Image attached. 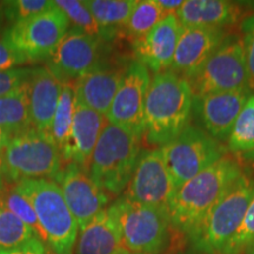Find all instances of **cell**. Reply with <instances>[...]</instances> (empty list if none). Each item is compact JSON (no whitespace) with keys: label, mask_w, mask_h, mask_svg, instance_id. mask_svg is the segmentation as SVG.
<instances>
[{"label":"cell","mask_w":254,"mask_h":254,"mask_svg":"<svg viewBox=\"0 0 254 254\" xmlns=\"http://www.w3.org/2000/svg\"><path fill=\"white\" fill-rule=\"evenodd\" d=\"M243 174L240 165L225 155L178 187L168 209L172 227L190 236Z\"/></svg>","instance_id":"cell-1"},{"label":"cell","mask_w":254,"mask_h":254,"mask_svg":"<svg viewBox=\"0 0 254 254\" xmlns=\"http://www.w3.org/2000/svg\"><path fill=\"white\" fill-rule=\"evenodd\" d=\"M193 95L189 81L172 71L154 74L145 103V133L148 144L161 146L190 125Z\"/></svg>","instance_id":"cell-2"},{"label":"cell","mask_w":254,"mask_h":254,"mask_svg":"<svg viewBox=\"0 0 254 254\" xmlns=\"http://www.w3.org/2000/svg\"><path fill=\"white\" fill-rule=\"evenodd\" d=\"M12 186L33 207L44 243L55 254H73L79 226L58 184L51 179H20Z\"/></svg>","instance_id":"cell-3"},{"label":"cell","mask_w":254,"mask_h":254,"mask_svg":"<svg viewBox=\"0 0 254 254\" xmlns=\"http://www.w3.org/2000/svg\"><path fill=\"white\" fill-rule=\"evenodd\" d=\"M141 138L107 122L92 153L88 173L107 195H120L141 154Z\"/></svg>","instance_id":"cell-4"},{"label":"cell","mask_w":254,"mask_h":254,"mask_svg":"<svg viewBox=\"0 0 254 254\" xmlns=\"http://www.w3.org/2000/svg\"><path fill=\"white\" fill-rule=\"evenodd\" d=\"M253 192L254 183L243 174L187 236L194 251L201 254H224L244 220Z\"/></svg>","instance_id":"cell-5"},{"label":"cell","mask_w":254,"mask_h":254,"mask_svg":"<svg viewBox=\"0 0 254 254\" xmlns=\"http://www.w3.org/2000/svg\"><path fill=\"white\" fill-rule=\"evenodd\" d=\"M0 157L2 176L7 182L52 180L63 170L62 153L52 136L33 127L12 136Z\"/></svg>","instance_id":"cell-6"},{"label":"cell","mask_w":254,"mask_h":254,"mask_svg":"<svg viewBox=\"0 0 254 254\" xmlns=\"http://www.w3.org/2000/svg\"><path fill=\"white\" fill-rule=\"evenodd\" d=\"M118 225L124 251L133 254H160L171 241L168 213L120 196L110 206Z\"/></svg>","instance_id":"cell-7"},{"label":"cell","mask_w":254,"mask_h":254,"mask_svg":"<svg viewBox=\"0 0 254 254\" xmlns=\"http://www.w3.org/2000/svg\"><path fill=\"white\" fill-rule=\"evenodd\" d=\"M165 163L176 189L227 154V147L200 127L189 125L163 147Z\"/></svg>","instance_id":"cell-8"},{"label":"cell","mask_w":254,"mask_h":254,"mask_svg":"<svg viewBox=\"0 0 254 254\" xmlns=\"http://www.w3.org/2000/svg\"><path fill=\"white\" fill-rule=\"evenodd\" d=\"M189 84L194 98L220 92L250 90L241 37L230 34L225 38Z\"/></svg>","instance_id":"cell-9"},{"label":"cell","mask_w":254,"mask_h":254,"mask_svg":"<svg viewBox=\"0 0 254 254\" xmlns=\"http://www.w3.org/2000/svg\"><path fill=\"white\" fill-rule=\"evenodd\" d=\"M68 27L67 17L53 2L49 11L12 24L2 38L27 62H38L50 59Z\"/></svg>","instance_id":"cell-10"},{"label":"cell","mask_w":254,"mask_h":254,"mask_svg":"<svg viewBox=\"0 0 254 254\" xmlns=\"http://www.w3.org/2000/svg\"><path fill=\"white\" fill-rule=\"evenodd\" d=\"M176 190L163 152L159 147L141 151L131 182L123 196L168 213Z\"/></svg>","instance_id":"cell-11"},{"label":"cell","mask_w":254,"mask_h":254,"mask_svg":"<svg viewBox=\"0 0 254 254\" xmlns=\"http://www.w3.org/2000/svg\"><path fill=\"white\" fill-rule=\"evenodd\" d=\"M151 84L150 71L138 60L125 69L124 79L107 113V122L142 138L145 133V103Z\"/></svg>","instance_id":"cell-12"},{"label":"cell","mask_w":254,"mask_h":254,"mask_svg":"<svg viewBox=\"0 0 254 254\" xmlns=\"http://www.w3.org/2000/svg\"><path fill=\"white\" fill-rule=\"evenodd\" d=\"M98 37L71 28L50 57L47 67L62 82H72L99 65Z\"/></svg>","instance_id":"cell-13"},{"label":"cell","mask_w":254,"mask_h":254,"mask_svg":"<svg viewBox=\"0 0 254 254\" xmlns=\"http://www.w3.org/2000/svg\"><path fill=\"white\" fill-rule=\"evenodd\" d=\"M55 182L59 185L66 204L78 222L79 231L86 227L95 215L106 208L109 195L79 165L66 164Z\"/></svg>","instance_id":"cell-14"},{"label":"cell","mask_w":254,"mask_h":254,"mask_svg":"<svg viewBox=\"0 0 254 254\" xmlns=\"http://www.w3.org/2000/svg\"><path fill=\"white\" fill-rule=\"evenodd\" d=\"M251 90L220 92L196 97L193 113L199 127L219 142H227L234 123L245 106Z\"/></svg>","instance_id":"cell-15"},{"label":"cell","mask_w":254,"mask_h":254,"mask_svg":"<svg viewBox=\"0 0 254 254\" xmlns=\"http://www.w3.org/2000/svg\"><path fill=\"white\" fill-rule=\"evenodd\" d=\"M226 37L224 28L182 26L170 71L190 81Z\"/></svg>","instance_id":"cell-16"},{"label":"cell","mask_w":254,"mask_h":254,"mask_svg":"<svg viewBox=\"0 0 254 254\" xmlns=\"http://www.w3.org/2000/svg\"><path fill=\"white\" fill-rule=\"evenodd\" d=\"M180 31L177 15L168 14L147 34L133 40L136 60L154 74L171 69Z\"/></svg>","instance_id":"cell-17"},{"label":"cell","mask_w":254,"mask_h":254,"mask_svg":"<svg viewBox=\"0 0 254 254\" xmlns=\"http://www.w3.org/2000/svg\"><path fill=\"white\" fill-rule=\"evenodd\" d=\"M106 124V116L91 110L77 99L71 131L62 151L63 161L74 163L88 171L92 153Z\"/></svg>","instance_id":"cell-18"},{"label":"cell","mask_w":254,"mask_h":254,"mask_svg":"<svg viewBox=\"0 0 254 254\" xmlns=\"http://www.w3.org/2000/svg\"><path fill=\"white\" fill-rule=\"evenodd\" d=\"M62 87L63 82L50 71L47 66L32 68L26 90L30 118L33 128L50 134Z\"/></svg>","instance_id":"cell-19"},{"label":"cell","mask_w":254,"mask_h":254,"mask_svg":"<svg viewBox=\"0 0 254 254\" xmlns=\"http://www.w3.org/2000/svg\"><path fill=\"white\" fill-rule=\"evenodd\" d=\"M126 68L98 65L75 80L77 99L95 112L107 116L122 84Z\"/></svg>","instance_id":"cell-20"},{"label":"cell","mask_w":254,"mask_h":254,"mask_svg":"<svg viewBox=\"0 0 254 254\" xmlns=\"http://www.w3.org/2000/svg\"><path fill=\"white\" fill-rule=\"evenodd\" d=\"M184 27L224 28L240 17L239 6L225 0H189L176 12Z\"/></svg>","instance_id":"cell-21"},{"label":"cell","mask_w":254,"mask_h":254,"mask_svg":"<svg viewBox=\"0 0 254 254\" xmlns=\"http://www.w3.org/2000/svg\"><path fill=\"white\" fill-rule=\"evenodd\" d=\"M75 254H119L123 251L118 225L110 207L79 231Z\"/></svg>","instance_id":"cell-22"},{"label":"cell","mask_w":254,"mask_h":254,"mask_svg":"<svg viewBox=\"0 0 254 254\" xmlns=\"http://www.w3.org/2000/svg\"><path fill=\"white\" fill-rule=\"evenodd\" d=\"M101 32V39H112L125 27L136 1L133 0H88L85 1Z\"/></svg>","instance_id":"cell-23"},{"label":"cell","mask_w":254,"mask_h":254,"mask_svg":"<svg viewBox=\"0 0 254 254\" xmlns=\"http://www.w3.org/2000/svg\"><path fill=\"white\" fill-rule=\"evenodd\" d=\"M0 127L11 138L32 128L26 85L0 97Z\"/></svg>","instance_id":"cell-24"},{"label":"cell","mask_w":254,"mask_h":254,"mask_svg":"<svg viewBox=\"0 0 254 254\" xmlns=\"http://www.w3.org/2000/svg\"><path fill=\"white\" fill-rule=\"evenodd\" d=\"M227 150L236 155L254 158V92L250 94L232 127Z\"/></svg>","instance_id":"cell-25"},{"label":"cell","mask_w":254,"mask_h":254,"mask_svg":"<svg viewBox=\"0 0 254 254\" xmlns=\"http://www.w3.org/2000/svg\"><path fill=\"white\" fill-rule=\"evenodd\" d=\"M75 101H77V95H75L74 84L63 82L59 103L50 129V135L52 136V139L59 147L60 153L67 141L69 131H71Z\"/></svg>","instance_id":"cell-26"},{"label":"cell","mask_w":254,"mask_h":254,"mask_svg":"<svg viewBox=\"0 0 254 254\" xmlns=\"http://www.w3.org/2000/svg\"><path fill=\"white\" fill-rule=\"evenodd\" d=\"M167 15L158 0L136 1L125 26V31L133 40L139 39L147 34Z\"/></svg>","instance_id":"cell-27"},{"label":"cell","mask_w":254,"mask_h":254,"mask_svg":"<svg viewBox=\"0 0 254 254\" xmlns=\"http://www.w3.org/2000/svg\"><path fill=\"white\" fill-rule=\"evenodd\" d=\"M36 237L37 233L30 226L0 205V251L17 249Z\"/></svg>","instance_id":"cell-28"},{"label":"cell","mask_w":254,"mask_h":254,"mask_svg":"<svg viewBox=\"0 0 254 254\" xmlns=\"http://www.w3.org/2000/svg\"><path fill=\"white\" fill-rule=\"evenodd\" d=\"M0 205L11 211L14 215H17L21 221L36 232L37 236L43 240V232H41L36 212H34L30 201L26 198H24L20 193H18L13 189V186L2 189L1 193H0Z\"/></svg>","instance_id":"cell-29"},{"label":"cell","mask_w":254,"mask_h":254,"mask_svg":"<svg viewBox=\"0 0 254 254\" xmlns=\"http://www.w3.org/2000/svg\"><path fill=\"white\" fill-rule=\"evenodd\" d=\"M53 2L67 17L69 24L72 23L74 25V28H78V30L85 32V33L101 39L100 28L98 26L97 21L94 20L93 15L91 14L90 9L87 8L85 1H79V0H56Z\"/></svg>","instance_id":"cell-30"},{"label":"cell","mask_w":254,"mask_h":254,"mask_svg":"<svg viewBox=\"0 0 254 254\" xmlns=\"http://www.w3.org/2000/svg\"><path fill=\"white\" fill-rule=\"evenodd\" d=\"M254 250V192L239 230L228 244L224 254H241Z\"/></svg>","instance_id":"cell-31"},{"label":"cell","mask_w":254,"mask_h":254,"mask_svg":"<svg viewBox=\"0 0 254 254\" xmlns=\"http://www.w3.org/2000/svg\"><path fill=\"white\" fill-rule=\"evenodd\" d=\"M4 4L5 18L11 23L15 24L49 11L53 6V1H46V0H14V1H4Z\"/></svg>","instance_id":"cell-32"},{"label":"cell","mask_w":254,"mask_h":254,"mask_svg":"<svg viewBox=\"0 0 254 254\" xmlns=\"http://www.w3.org/2000/svg\"><path fill=\"white\" fill-rule=\"evenodd\" d=\"M243 37L244 53H245L246 67L249 73V86L251 91H254V14L245 18L240 25Z\"/></svg>","instance_id":"cell-33"},{"label":"cell","mask_w":254,"mask_h":254,"mask_svg":"<svg viewBox=\"0 0 254 254\" xmlns=\"http://www.w3.org/2000/svg\"><path fill=\"white\" fill-rule=\"evenodd\" d=\"M32 68L15 67L0 71V97H4L19 90L27 84Z\"/></svg>","instance_id":"cell-34"},{"label":"cell","mask_w":254,"mask_h":254,"mask_svg":"<svg viewBox=\"0 0 254 254\" xmlns=\"http://www.w3.org/2000/svg\"><path fill=\"white\" fill-rule=\"evenodd\" d=\"M28 63L20 53L15 52L11 46L6 43L4 38H0V71L15 68L19 65Z\"/></svg>","instance_id":"cell-35"},{"label":"cell","mask_w":254,"mask_h":254,"mask_svg":"<svg viewBox=\"0 0 254 254\" xmlns=\"http://www.w3.org/2000/svg\"><path fill=\"white\" fill-rule=\"evenodd\" d=\"M0 254H50L44 241L39 237L33 238L25 245L8 251H0Z\"/></svg>","instance_id":"cell-36"},{"label":"cell","mask_w":254,"mask_h":254,"mask_svg":"<svg viewBox=\"0 0 254 254\" xmlns=\"http://www.w3.org/2000/svg\"><path fill=\"white\" fill-rule=\"evenodd\" d=\"M9 140H11V135H9L5 129H2L1 127H0V153L4 151V148L6 147V145L8 144Z\"/></svg>","instance_id":"cell-37"},{"label":"cell","mask_w":254,"mask_h":254,"mask_svg":"<svg viewBox=\"0 0 254 254\" xmlns=\"http://www.w3.org/2000/svg\"><path fill=\"white\" fill-rule=\"evenodd\" d=\"M5 18V4L4 1H0V30H1L2 23H4Z\"/></svg>","instance_id":"cell-38"},{"label":"cell","mask_w":254,"mask_h":254,"mask_svg":"<svg viewBox=\"0 0 254 254\" xmlns=\"http://www.w3.org/2000/svg\"><path fill=\"white\" fill-rule=\"evenodd\" d=\"M0 183H4V176H2V167H1V157H0Z\"/></svg>","instance_id":"cell-39"},{"label":"cell","mask_w":254,"mask_h":254,"mask_svg":"<svg viewBox=\"0 0 254 254\" xmlns=\"http://www.w3.org/2000/svg\"><path fill=\"white\" fill-rule=\"evenodd\" d=\"M4 187H5V184L0 183V193H1V190H2V189H4Z\"/></svg>","instance_id":"cell-40"},{"label":"cell","mask_w":254,"mask_h":254,"mask_svg":"<svg viewBox=\"0 0 254 254\" xmlns=\"http://www.w3.org/2000/svg\"><path fill=\"white\" fill-rule=\"evenodd\" d=\"M119 254H133V253H128V252H126V251H122V252H120Z\"/></svg>","instance_id":"cell-41"},{"label":"cell","mask_w":254,"mask_h":254,"mask_svg":"<svg viewBox=\"0 0 254 254\" xmlns=\"http://www.w3.org/2000/svg\"><path fill=\"white\" fill-rule=\"evenodd\" d=\"M182 254H201V253H199V252H196V251H194V252H192V253H182Z\"/></svg>","instance_id":"cell-42"},{"label":"cell","mask_w":254,"mask_h":254,"mask_svg":"<svg viewBox=\"0 0 254 254\" xmlns=\"http://www.w3.org/2000/svg\"><path fill=\"white\" fill-rule=\"evenodd\" d=\"M246 254H254V250H252V251H249V252H247Z\"/></svg>","instance_id":"cell-43"}]
</instances>
